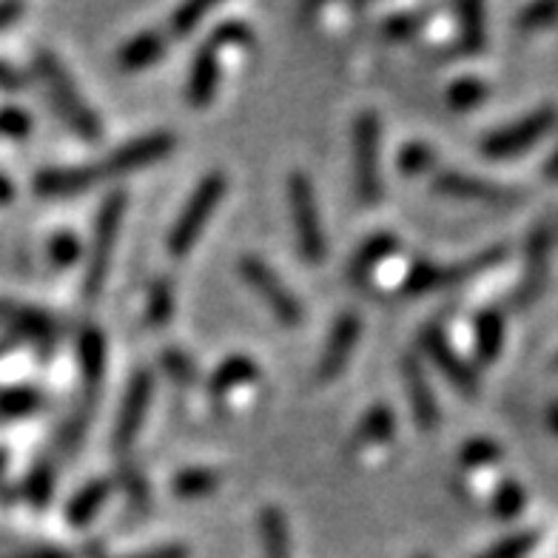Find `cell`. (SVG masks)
<instances>
[{"mask_svg": "<svg viewBox=\"0 0 558 558\" xmlns=\"http://www.w3.org/2000/svg\"><path fill=\"white\" fill-rule=\"evenodd\" d=\"M254 46V32L240 21L222 23L220 29L199 46V52L192 60V72L185 81V100L197 109L208 106L220 86L222 66H226L228 52H243Z\"/></svg>", "mask_w": 558, "mask_h": 558, "instance_id": "6da1fadb", "label": "cell"}, {"mask_svg": "<svg viewBox=\"0 0 558 558\" xmlns=\"http://www.w3.org/2000/svg\"><path fill=\"white\" fill-rule=\"evenodd\" d=\"M35 69L37 77L44 81L46 92H49V100L60 111V118L66 120L69 129H74L88 143H97L100 134H104V125H100V118L88 106L86 97L81 95V88L72 81L69 69L63 66V60L49 52V49H40L35 54Z\"/></svg>", "mask_w": 558, "mask_h": 558, "instance_id": "7a4b0ae2", "label": "cell"}, {"mask_svg": "<svg viewBox=\"0 0 558 558\" xmlns=\"http://www.w3.org/2000/svg\"><path fill=\"white\" fill-rule=\"evenodd\" d=\"M228 192V180L222 171H211L208 177L199 180V185L194 189V194L189 197V203L183 206L177 222L169 231V254L174 259H183L192 254L194 245L199 243V236L206 231L211 214L217 211V206L222 203Z\"/></svg>", "mask_w": 558, "mask_h": 558, "instance_id": "3957f363", "label": "cell"}, {"mask_svg": "<svg viewBox=\"0 0 558 558\" xmlns=\"http://www.w3.org/2000/svg\"><path fill=\"white\" fill-rule=\"evenodd\" d=\"M353 185L365 206L383 199V123L374 111L353 120Z\"/></svg>", "mask_w": 558, "mask_h": 558, "instance_id": "277c9868", "label": "cell"}, {"mask_svg": "<svg viewBox=\"0 0 558 558\" xmlns=\"http://www.w3.org/2000/svg\"><path fill=\"white\" fill-rule=\"evenodd\" d=\"M123 211H125V194L120 192L109 194L104 208L97 211L95 234H92V254H88L86 282H83V291H86L88 302H95L97 296H100L106 279H109L111 257H114V245H118Z\"/></svg>", "mask_w": 558, "mask_h": 558, "instance_id": "5b68a950", "label": "cell"}, {"mask_svg": "<svg viewBox=\"0 0 558 558\" xmlns=\"http://www.w3.org/2000/svg\"><path fill=\"white\" fill-rule=\"evenodd\" d=\"M288 206H291V220H294V234L300 254L305 263H323L328 243H325L323 217L316 208V192L308 174L294 171L288 177Z\"/></svg>", "mask_w": 558, "mask_h": 558, "instance_id": "8992f818", "label": "cell"}, {"mask_svg": "<svg viewBox=\"0 0 558 558\" xmlns=\"http://www.w3.org/2000/svg\"><path fill=\"white\" fill-rule=\"evenodd\" d=\"M240 271H243L245 282L257 291L259 300L268 305V311L277 316L279 325L296 328V325L302 323L300 300H296L294 291L279 279V274L274 271L271 265L263 263L259 257H245L243 263H240Z\"/></svg>", "mask_w": 558, "mask_h": 558, "instance_id": "52a82bcc", "label": "cell"}, {"mask_svg": "<svg viewBox=\"0 0 558 558\" xmlns=\"http://www.w3.org/2000/svg\"><path fill=\"white\" fill-rule=\"evenodd\" d=\"M553 125H556V109L544 106V109L530 111L527 118L515 120V123L505 125L499 132L487 134V137L482 140V151H485L487 157H496V160L522 155L530 146H536L538 140L550 132Z\"/></svg>", "mask_w": 558, "mask_h": 558, "instance_id": "ba28073f", "label": "cell"}, {"mask_svg": "<svg viewBox=\"0 0 558 558\" xmlns=\"http://www.w3.org/2000/svg\"><path fill=\"white\" fill-rule=\"evenodd\" d=\"M174 146H177V140L174 134L169 132L143 134L140 140H132V143L120 146L118 151H111L109 160L100 166V171H104V177H114V174H129V171L146 169V166L160 162L162 157H169L171 151H174Z\"/></svg>", "mask_w": 558, "mask_h": 558, "instance_id": "9c48e42d", "label": "cell"}, {"mask_svg": "<svg viewBox=\"0 0 558 558\" xmlns=\"http://www.w3.org/2000/svg\"><path fill=\"white\" fill-rule=\"evenodd\" d=\"M155 399V379L148 371H137L129 383V390H125V399L120 404V416L118 425H114V448L123 453L134 445L137 439L140 427L146 422L148 404Z\"/></svg>", "mask_w": 558, "mask_h": 558, "instance_id": "30bf717a", "label": "cell"}, {"mask_svg": "<svg viewBox=\"0 0 558 558\" xmlns=\"http://www.w3.org/2000/svg\"><path fill=\"white\" fill-rule=\"evenodd\" d=\"M362 337V319L360 314H342L337 319V325L328 333V342L323 348V356H319V365H316V379L319 383H331L337 379L342 371H345L351 353L356 351V342Z\"/></svg>", "mask_w": 558, "mask_h": 558, "instance_id": "8fae6325", "label": "cell"}, {"mask_svg": "<svg viewBox=\"0 0 558 558\" xmlns=\"http://www.w3.org/2000/svg\"><path fill=\"white\" fill-rule=\"evenodd\" d=\"M422 345H425V353L430 356V362L441 371V376H445L459 393H464V397H476V371L453 351V345H450L448 337H445L439 328H427V331L422 333Z\"/></svg>", "mask_w": 558, "mask_h": 558, "instance_id": "7c38bea8", "label": "cell"}, {"mask_svg": "<svg viewBox=\"0 0 558 558\" xmlns=\"http://www.w3.org/2000/svg\"><path fill=\"white\" fill-rule=\"evenodd\" d=\"M550 248H553V234L547 226H536V231L530 234L527 243V263H524V277L515 288V305L527 308L538 300L544 291L547 274H550Z\"/></svg>", "mask_w": 558, "mask_h": 558, "instance_id": "4fadbf2b", "label": "cell"}, {"mask_svg": "<svg viewBox=\"0 0 558 558\" xmlns=\"http://www.w3.org/2000/svg\"><path fill=\"white\" fill-rule=\"evenodd\" d=\"M436 192L448 194L456 199H476V203H490V206H513L522 199L513 189H505L499 183H487L482 177L462 174V171H441L436 177Z\"/></svg>", "mask_w": 558, "mask_h": 558, "instance_id": "5bb4252c", "label": "cell"}, {"mask_svg": "<svg viewBox=\"0 0 558 558\" xmlns=\"http://www.w3.org/2000/svg\"><path fill=\"white\" fill-rule=\"evenodd\" d=\"M402 379L404 388H408V402H411L413 418L422 430H434L439 425V402H436V393L427 383L425 367L418 365V360L413 356H404L402 360Z\"/></svg>", "mask_w": 558, "mask_h": 558, "instance_id": "9a60e30c", "label": "cell"}, {"mask_svg": "<svg viewBox=\"0 0 558 558\" xmlns=\"http://www.w3.org/2000/svg\"><path fill=\"white\" fill-rule=\"evenodd\" d=\"M104 180V171L95 166L83 169H44L35 177V192L44 197H74L95 189Z\"/></svg>", "mask_w": 558, "mask_h": 558, "instance_id": "2e32d148", "label": "cell"}, {"mask_svg": "<svg viewBox=\"0 0 558 558\" xmlns=\"http://www.w3.org/2000/svg\"><path fill=\"white\" fill-rule=\"evenodd\" d=\"M257 383H259L257 362L248 360V356H231V360H226L217 371H214L211 383H208V393H211L214 402L222 404L234 397L236 390H245Z\"/></svg>", "mask_w": 558, "mask_h": 558, "instance_id": "e0dca14e", "label": "cell"}, {"mask_svg": "<svg viewBox=\"0 0 558 558\" xmlns=\"http://www.w3.org/2000/svg\"><path fill=\"white\" fill-rule=\"evenodd\" d=\"M399 251V240L388 231H379V234L367 236L362 248L353 254L351 265H348V279L351 282H367V279H374L376 271H379V265L388 263L393 254Z\"/></svg>", "mask_w": 558, "mask_h": 558, "instance_id": "ac0fdd59", "label": "cell"}, {"mask_svg": "<svg viewBox=\"0 0 558 558\" xmlns=\"http://www.w3.org/2000/svg\"><path fill=\"white\" fill-rule=\"evenodd\" d=\"M166 52V37L160 32H140L137 37H132L129 44L120 46L118 52V66L120 72L125 74H134V72H143L148 69L151 63L162 58Z\"/></svg>", "mask_w": 558, "mask_h": 558, "instance_id": "d6986e66", "label": "cell"}, {"mask_svg": "<svg viewBox=\"0 0 558 558\" xmlns=\"http://www.w3.org/2000/svg\"><path fill=\"white\" fill-rule=\"evenodd\" d=\"M393 430H397V418H393L390 408L388 404H376V408H371V413L362 418L360 427H356V434H353V448H385V445L393 439Z\"/></svg>", "mask_w": 558, "mask_h": 558, "instance_id": "ffe728a7", "label": "cell"}, {"mask_svg": "<svg viewBox=\"0 0 558 558\" xmlns=\"http://www.w3.org/2000/svg\"><path fill=\"white\" fill-rule=\"evenodd\" d=\"M0 319L3 323L12 325V331H17L21 337H32V339H54L58 333V325L49 314L35 308H21V305H0Z\"/></svg>", "mask_w": 558, "mask_h": 558, "instance_id": "44dd1931", "label": "cell"}, {"mask_svg": "<svg viewBox=\"0 0 558 558\" xmlns=\"http://www.w3.org/2000/svg\"><path fill=\"white\" fill-rule=\"evenodd\" d=\"M111 496V482L109 478H95V482H88L83 490L74 493V499L69 501V522L74 524V527H86L92 519H95L100 510H104V505L109 501Z\"/></svg>", "mask_w": 558, "mask_h": 558, "instance_id": "7402d4cb", "label": "cell"}, {"mask_svg": "<svg viewBox=\"0 0 558 558\" xmlns=\"http://www.w3.org/2000/svg\"><path fill=\"white\" fill-rule=\"evenodd\" d=\"M77 356H81V374L92 390L104 383L106 376V339L97 328H86L81 331V342H77Z\"/></svg>", "mask_w": 558, "mask_h": 558, "instance_id": "603a6c76", "label": "cell"}, {"mask_svg": "<svg viewBox=\"0 0 558 558\" xmlns=\"http://www.w3.org/2000/svg\"><path fill=\"white\" fill-rule=\"evenodd\" d=\"M259 536L265 558H291V533L279 507H265L259 513Z\"/></svg>", "mask_w": 558, "mask_h": 558, "instance_id": "cb8c5ba5", "label": "cell"}, {"mask_svg": "<svg viewBox=\"0 0 558 558\" xmlns=\"http://www.w3.org/2000/svg\"><path fill=\"white\" fill-rule=\"evenodd\" d=\"M505 345V316L499 311H482L476 319V360L490 365Z\"/></svg>", "mask_w": 558, "mask_h": 558, "instance_id": "d4e9b609", "label": "cell"}, {"mask_svg": "<svg viewBox=\"0 0 558 558\" xmlns=\"http://www.w3.org/2000/svg\"><path fill=\"white\" fill-rule=\"evenodd\" d=\"M485 9L478 7V3H464V7H459V49L468 54H476L485 49Z\"/></svg>", "mask_w": 558, "mask_h": 558, "instance_id": "484cf974", "label": "cell"}, {"mask_svg": "<svg viewBox=\"0 0 558 558\" xmlns=\"http://www.w3.org/2000/svg\"><path fill=\"white\" fill-rule=\"evenodd\" d=\"M220 482V473L208 471V468H189V471L177 473L174 482H171V493L180 499H199V496L217 490Z\"/></svg>", "mask_w": 558, "mask_h": 558, "instance_id": "4316f807", "label": "cell"}, {"mask_svg": "<svg viewBox=\"0 0 558 558\" xmlns=\"http://www.w3.org/2000/svg\"><path fill=\"white\" fill-rule=\"evenodd\" d=\"M44 404L40 393L35 388H0V422H9V418H23L32 416Z\"/></svg>", "mask_w": 558, "mask_h": 558, "instance_id": "83f0119b", "label": "cell"}, {"mask_svg": "<svg viewBox=\"0 0 558 558\" xmlns=\"http://www.w3.org/2000/svg\"><path fill=\"white\" fill-rule=\"evenodd\" d=\"M174 314V288H171L169 279H157L148 288V300H146V323L160 328L166 325Z\"/></svg>", "mask_w": 558, "mask_h": 558, "instance_id": "f1b7e54d", "label": "cell"}, {"mask_svg": "<svg viewBox=\"0 0 558 558\" xmlns=\"http://www.w3.org/2000/svg\"><path fill=\"white\" fill-rule=\"evenodd\" d=\"M487 97V86L476 77H462V81H456L453 86L448 88V104L453 106L456 111L473 109Z\"/></svg>", "mask_w": 558, "mask_h": 558, "instance_id": "f546056e", "label": "cell"}, {"mask_svg": "<svg viewBox=\"0 0 558 558\" xmlns=\"http://www.w3.org/2000/svg\"><path fill=\"white\" fill-rule=\"evenodd\" d=\"M538 542L536 530H524V533H515V536H507L505 542H499L496 547H490L487 553H482L478 558H524Z\"/></svg>", "mask_w": 558, "mask_h": 558, "instance_id": "4dcf8cb0", "label": "cell"}, {"mask_svg": "<svg viewBox=\"0 0 558 558\" xmlns=\"http://www.w3.org/2000/svg\"><path fill=\"white\" fill-rule=\"evenodd\" d=\"M434 148L425 146V143H408V146L402 148V155H399V169L404 171V174H425L427 169H434Z\"/></svg>", "mask_w": 558, "mask_h": 558, "instance_id": "1f68e13d", "label": "cell"}, {"mask_svg": "<svg viewBox=\"0 0 558 558\" xmlns=\"http://www.w3.org/2000/svg\"><path fill=\"white\" fill-rule=\"evenodd\" d=\"M162 367H166V374L180 385H192L197 379V365L192 362V356H185L183 351H177V348H169V351H162L160 356Z\"/></svg>", "mask_w": 558, "mask_h": 558, "instance_id": "d6a6232c", "label": "cell"}, {"mask_svg": "<svg viewBox=\"0 0 558 558\" xmlns=\"http://www.w3.org/2000/svg\"><path fill=\"white\" fill-rule=\"evenodd\" d=\"M52 487H54V473L49 464H37L35 471L29 473V478H26V496H29V501L35 507H44L46 501H49Z\"/></svg>", "mask_w": 558, "mask_h": 558, "instance_id": "836d02e7", "label": "cell"}, {"mask_svg": "<svg viewBox=\"0 0 558 558\" xmlns=\"http://www.w3.org/2000/svg\"><path fill=\"white\" fill-rule=\"evenodd\" d=\"M211 12V7L208 3H185V7H180L171 15V35L177 37H185L192 35L194 29L199 26V21Z\"/></svg>", "mask_w": 558, "mask_h": 558, "instance_id": "e575fe53", "label": "cell"}, {"mask_svg": "<svg viewBox=\"0 0 558 558\" xmlns=\"http://www.w3.org/2000/svg\"><path fill=\"white\" fill-rule=\"evenodd\" d=\"M522 507H524V493L515 482H505V485L496 490V496H493V510H496L499 519H513V515L522 513Z\"/></svg>", "mask_w": 558, "mask_h": 558, "instance_id": "d590c367", "label": "cell"}, {"mask_svg": "<svg viewBox=\"0 0 558 558\" xmlns=\"http://www.w3.org/2000/svg\"><path fill=\"white\" fill-rule=\"evenodd\" d=\"M49 259L60 268H69L81 259V240L69 231H60V234L52 236V243H49Z\"/></svg>", "mask_w": 558, "mask_h": 558, "instance_id": "8d00e7d4", "label": "cell"}, {"mask_svg": "<svg viewBox=\"0 0 558 558\" xmlns=\"http://www.w3.org/2000/svg\"><path fill=\"white\" fill-rule=\"evenodd\" d=\"M462 462L468 468H485V464L499 462V448L487 439H473L464 445L462 450Z\"/></svg>", "mask_w": 558, "mask_h": 558, "instance_id": "74e56055", "label": "cell"}, {"mask_svg": "<svg viewBox=\"0 0 558 558\" xmlns=\"http://www.w3.org/2000/svg\"><path fill=\"white\" fill-rule=\"evenodd\" d=\"M32 132V118L23 109H0V134L23 140Z\"/></svg>", "mask_w": 558, "mask_h": 558, "instance_id": "f35d334b", "label": "cell"}, {"mask_svg": "<svg viewBox=\"0 0 558 558\" xmlns=\"http://www.w3.org/2000/svg\"><path fill=\"white\" fill-rule=\"evenodd\" d=\"M558 15L556 3H542V7H530L519 23H522V29H536V26H547L553 23V17Z\"/></svg>", "mask_w": 558, "mask_h": 558, "instance_id": "ab89813d", "label": "cell"}, {"mask_svg": "<svg viewBox=\"0 0 558 558\" xmlns=\"http://www.w3.org/2000/svg\"><path fill=\"white\" fill-rule=\"evenodd\" d=\"M123 482H125V490H129V496H132L137 505H146L148 501V485H146V478L140 476L137 471H123Z\"/></svg>", "mask_w": 558, "mask_h": 558, "instance_id": "60d3db41", "label": "cell"}, {"mask_svg": "<svg viewBox=\"0 0 558 558\" xmlns=\"http://www.w3.org/2000/svg\"><path fill=\"white\" fill-rule=\"evenodd\" d=\"M23 86H26L23 74L15 72V69L9 66V63H3V60H0V88H7V92H21Z\"/></svg>", "mask_w": 558, "mask_h": 558, "instance_id": "b9f144b4", "label": "cell"}, {"mask_svg": "<svg viewBox=\"0 0 558 558\" xmlns=\"http://www.w3.org/2000/svg\"><path fill=\"white\" fill-rule=\"evenodd\" d=\"M413 29H416V17L413 15H397L388 21V32L393 37H408Z\"/></svg>", "mask_w": 558, "mask_h": 558, "instance_id": "7bdbcfd3", "label": "cell"}, {"mask_svg": "<svg viewBox=\"0 0 558 558\" xmlns=\"http://www.w3.org/2000/svg\"><path fill=\"white\" fill-rule=\"evenodd\" d=\"M132 558H189V550L180 547V544H171V547H157V550L137 553V556Z\"/></svg>", "mask_w": 558, "mask_h": 558, "instance_id": "ee69618b", "label": "cell"}, {"mask_svg": "<svg viewBox=\"0 0 558 558\" xmlns=\"http://www.w3.org/2000/svg\"><path fill=\"white\" fill-rule=\"evenodd\" d=\"M21 3H0V29H7L9 23H15L21 17Z\"/></svg>", "mask_w": 558, "mask_h": 558, "instance_id": "f6af8a7d", "label": "cell"}, {"mask_svg": "<svg viewBox=\"0 0 558 558\" xmlns=\"http://www.w3.org/2000/svg\"><path fill=\"white\" fill-rule=\"evenodd\" d=\"M12 197H15V185L9 183V177L0 174V206L12 203Z\"/></svg>", "mask_w": 558, "mask_h": 558, "instance_id": "bcb514c9", "label": "cell"}, {"mask_svg": "<svg viewBox=\"0 0 558 558\" xmlns=\"http://www.w3.org/2000/svg\"><path fill=\"white\" fill-rule=\"evenodd\" d=\"M15 558H69V553L63 550H35V553H23V556Z\"/></svg>", "mask_w": 558, "mask_h": 558, "instance_id": "7dc6e473", "label": "cell"}, {"mask_svg": "<svg viewBox=\"0 0 558 558\" xmlns=\"http://www.w3.org/2000/svg\"><path fill=\"white\" fill-rule=\"evenodd\" d=\"M544 174L550 177V180H558V146H556V151L550 155V160H547V169H544Z\"/></svg>", "mask_w": 558, "mask_h": 558, "instance_id": "c3c4849f", "label": "cell"}, {"mask_svg": "<svg viewBox=\"0 0 558 558\" xmlns=\"http://www.w3.org/2000/svg\"><path fill=\"white\" fill-rule=\"evenodd\" d=\"M550 427L558 434V404H553L550 408Z\"/></svg>", "mask_w": 558, "mask_h": 558, "instance_id": "681fc988", "label": "cell"}, {"mask_svg": "<svg viewBox=\"0 0 558 558\" xmlns=\"http://www.w3.org/2000/svg\"><path fill=\"white\" fill-rule=\"evenodd\" d=\"M3 468H7V450H0V473H3Z\"/></svg>", "mask_w": 558, "mask_h": 558, "instance_id": "f907efd6", "label": "cell"}, {"mask_svg": "<svg viewBox=\"0 0 558 558\" xmlns=\"http://www.w3.org/2000/svg\"><path fill=\"white\" fill-rule=\"evenodd\" d=\"M556 362H558V360H556Z\"/></svg>", "mask_w": 558, "mask_h": 558, "instance_id": "816d5d0a", "label": "cell"}]
</instances>
